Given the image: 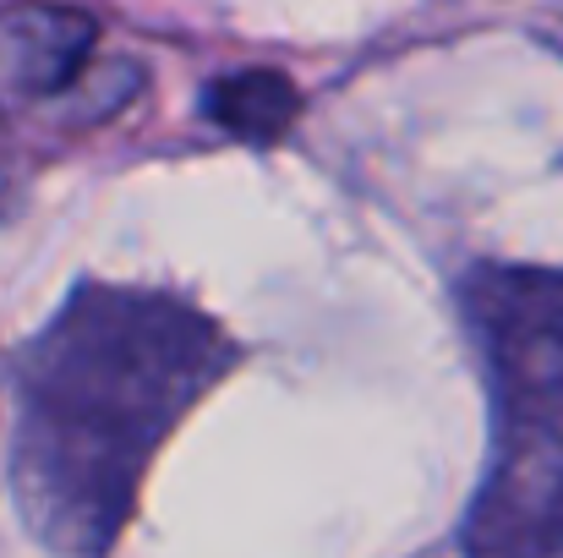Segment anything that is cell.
<instances>
[{"label": "cell", "mask_w": 563, "mask_h": 558, "mask_svg": "<svg viewBox=\"0 0 563 558\" xmlns=\"http://www.w3.org/2000/svg\"><path fill=\"white\" fill-rule=\"evenodd\" d=\"M202 110L219 132H230L252 149H274L290 132V121L301 116V94L285 72H230L202 88Z\"/></svg>", "instance_id": "277c9868"}, {"label": "cell", "mask_w": 563, "mask_h": 558, "mask_svg": "<svg viewBox=\"0 0 563 558\" xmlns=\"http://www.w3.org/2000/svg\"><path fill=\"white\" fill-rule=\"evenodd\" d=\"M460 313L493 405L465 548L563 554V269L476 263Z\"/></svg>", "instance_id": "7a4b0ae2"}, {"label": "cell", "mask_w": 563, "mask_h": 558, "mask_svg": "<svg viewBox=\"0 0 563 558\" xmlns=\"http://www.w3.org/2000/svg\"><path fill=\"white\" fill-rule=\"evenodd\" d=\"M143 88L132 61L99 50V22L60 0H16L0 11V116L44 110L60 127H99Z\"/></svg>", "instance_id": "3957f363"}, {"label": "cell", "mask_w": 563, "mask_h": 558, "mask_svg": "<svg viewBox=\"0 0 563 558\" xmlns=\"http://www.w3.org/2000/svg\"><path fill=\"white\" fill-rule=\"evenodd\" d=\"M241 362L197 302L82 280L11 368V499L49 554H110L191 405Z\"/></svg>", "instance_id": "6da1fadb"}]
</instances>
